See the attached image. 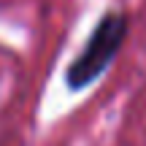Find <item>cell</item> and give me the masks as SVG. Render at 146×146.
Wrapping results in <instances>:
<instances>
[{
	"mask_svg": "<svg viewBox=\"0 0 146 146\" xmlns=\"http://www.w3.org/2000/svg\"><path fill=\"white\" fill-rule=\"evenodd\" d=\"M127 30H130V22L122 11H106L100 16L92 35L84 43V49L65 70V84H68L70 92H81V89L92 87L111 68L119 49L125 46Z\"/></svg>",
	"mask_w": 146,
	"mask_h": 146,
	"instance_id": "1",
	"label": "cell"
}]
</instances>
